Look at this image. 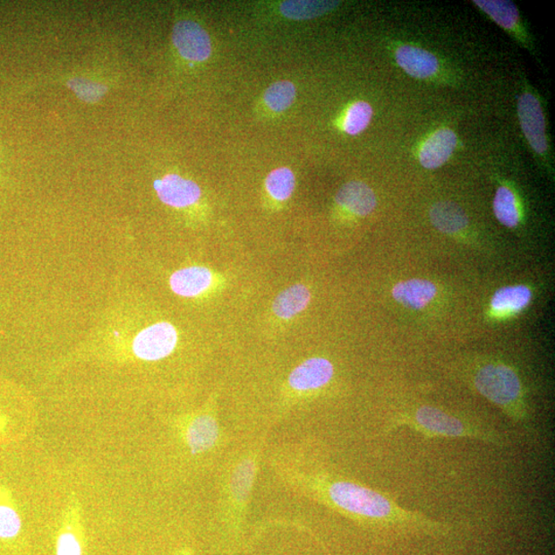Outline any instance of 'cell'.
<instances>
[{"label":"cell","instance_id":"cell-1","mask_svg":"<svg viewBox=\"0 0 555 555\" xmlns=\"http://www.w3.org/2000/svg\"><path fill=\"white\" fill-rule=\"evenodd\" d=\"M324 492L336 508L354 517L369 519L372 523L393 527L395 531L434 537L446 536L450 531L448 525L421 512L401 508L394 499L355 482H326Z\"/></svg>","mask_w":555,"mask_h":555},{"label":"cell","instance_id":"cell-2","mask_svg":"<svg viewBox=\"0 0 555 555\" xmlns=\"http://www.w3.org/2000/svg\"><path fill=\"white\" fill-rule=\"evenodd\" d=\"M388 427L409 428L427 440L470 439L500 448L508 444L506 437L495 428L431 406H421L395 416Z\"/></svg>","mask_w":555,"mask_h":555},{"label":"cell","instance_id":"cell-3","mask_svg":"<svg viewBox=\"0 0 555 555\" xmlns=\"http://www.w3.org/2000/svg\"><path fill=\"white\" fill-rule=\"evenodd\" d=\"M474 386L482 397L491 402L515 422L527 418L522 380L511 366L502 363H489L477 367Z\"/></svg>","mask_w":555,"mask_h":555},{"label":"cell","instance_id":"cell-4","mask_svg":"<svg viewBox=\"0 0 555 555\" xmlns=\"http://www.w3.org/2000/svg\"><path fill=\"white\" fill-rule=\"evenodd\" d=\"M517 115L520 127L531 149L541 158L550 154V143L546 133V120L542 104L532 91H525L518 97Z\"/></svg>","mask_w":555,"mask_h":555},{"label":"cell","instance_id":"cell-5","mask_svg":"<svg viewBox=\"0 0 555 555\" xmlns=\"http://www.w3.org/2000/svg\"><path fill=\"white\" fill-rule=\"evenodd\" d=\"M177 342L175 326L168 322H158L138 333L132 349L139 359L158 361L168 357L175 350Z\"/></svg>","mask_w":555,"mask_h":555},{"label":"cell","instance_id":"cell-6","mask_svg":"<svg viewBox=\"0 0 555 555\" xmlns=\"http://www.w3.org/2000/svg\"><path fill=\"white\" fill-rule=\"evenodd\" d=\"M172 40L185 60L204 62L209 59L212 44L204 28L191 20L179 21L173 27Z\"/></svg>","mask_w":555,"mask_h":555},{"label":"cell","instance_id":"cell-7","mask_svg":"<svg viewBox=\"0 0 555 555\" xmlns=\"http://www.w3.org/2000/svg\"><path fill=\"white\" fill-rule=\"evenodd\" d=\"M158 197L166 205L185 208L196 204L201 198L200 186L192 180L176 175H166L154 183Z\"/></svg>","mask_w":555,"mask_h":555},{"label":"cell","instance_id":"cell-8","mask_svg":"<svg viewBox=\"0 0 555 555\" xmlns=\"http://www.w3.org/2000/svg\"><path fill=\"white\" fill-rule=\"evenodd\" d=\"M85 537L81 524L80 503L73 500L68 504L56 540V555H83Z\"/></svg>","mask_w":555,"mask_h":555},{"label":"cell","instance_id":"cell-9","mask_svg":"<svg viewBox=\"0 0 555 555\" xmlns=\"http://www.w3.org/2000/svg\"><path fill=\"white\" fill-rule=\"evenodd\" d=\"M335 367L329 359L315 357L305 360L290 373L288 381L296 391L317 390L330 383Z\"/></svg>","mask_w":555,"mask_h":555},{"label":"cell","instance_id":"cell-10","mask_svg":"<svg viewBox=\"0 0 555 555\" xmlns=\"http://www.w3.org/2000/svg\"><path fill=\"white\" fill-rule=\"evenodd\" d=\"M457 145V137L452 129L437 130L422 144L419 161L425 169H439L453 156Z\"/></svg>","mask_w":555,"mask_h":555},{"label":"cell","instance_id":"cell-11","mask_svg":"<svg viewBox=\"0 0 555 555\" xmlns=\"http://www.w3.org/2000/svg\"><path fill=\"white\" fill-rule=\"evenodd\" d=\"M395 58L397 64L414 79H432L440 69L436 56L419 47L401 46L395 52Z\"/></svg>","mask_w":555,"mask_h":555},{"label":"cell","instance_id":"cell-12","mask_svg":"<svg viewBox=\"0 0 555 555\" xmlns=\"http://www.w3.org/2000/svg\"><path fill=\"white\" fill-rule=\"evenodd\" d=\"M337 204L356 217L363 218L376 209L378 200L371 187L361 182H350L339 189Z\"/></svg>","mask_w":555,"mask_h":555},{"label":"cell","instance_id":"cell-13","mask_svg":"<svg viewBox=\"0 0 555 555\" xmlns=\"http://www.w3.org/2000/svg\"><path fill=\"white\" fill-rule=\"evenodd\" d=\"M474 4L520 43L526 45L525 33L515 4L505 0H474Z\"/></svg>","mask_w":555,"mask_h":555},{"label":"cell","instance_id":"cell-14","mask_svg":"<svg viewBox=\"0 0 555 555\" xmlns=\"http://www.w3.org/2000/svg\"><path fill=\"white\" fill-rule=\"evenodd\" d=\"M439 293L435 283L426 279H411L397 284L392 289L395 301L412 310H423Z\"/></svg>","mask_w":555,"mask_h":555},{"label":"cell","instance_id":"cell-15","mask_svg":"<svg viewBox=\"0 0 555 555\" xmlns=\"http://www.w3.org/2000/svg\"><path fill=\"white\" fill-rule=\"evenodd\" d=\"M213 283V275L205 267H189L176 270L170 278V287L175 295L196 297L206 293Z\"/></svg>","mask_w":555,"mask_h":555},{"label":"cell","instance_id":"cell-16","mask_svg":"<svg viewBox=\"0 0 555 555\" xmlns=\"http://www.w3.org/2000/svg\"><path fill=\"white\" fill-rule=\"evenodd\" d=\"M532 298V290L525 286H505L492 295L491 309L498 317L516 315L531 303Z\"/></svg>","mask_w":555,"mask_h":555},{"label":"cell","instance_id":"cell-17","mask_svg":"<svg viewBox=\"0 0 555 555\" xmlns=\"http://www.w3.org/2000/svg\"><path fill=\"white\" fill-rule=\"evenodd\" d=\"M185 441L192 454L204 453L218 440L219 430L212 416L203 414L192 419L185 428Z\"/></svg>","mask_w":555,"mask_h":555},{"label":"cell","instance_id":"cell-18","mask_svg":"<svg viewBox=\"0 0 555 555\" xmlns=\"http://www.w3.org/2000/svg\"><path fill=\"white\" fill-rule=\"evenodd\" d=\"M429 217L437 230L447 235L460 233L469 224L466 213L452 202L434 204L430 209Z\"/></svg>","mask_w":555,"mask_h":555},{"label":"cell","instance_id":"cell-19","mask_svg":"<svg viewBox=\"0 0 555 555\" xmlns=\"http://www.w3.org/2000/svg\"><path fill=\"white\" fill-rule=\"evenodd\" d=\"M23 520L21 517L13 492L0 483V540L16 539L22 532Z\"/></svg>","mask_w":555,"mask_h":555},{"label":"cell","instance_id":"cell-20","mask_svg":"<svg viewBox=\"0 0 555 555\" xmlns=\"http://www.w3.org/2000/svg\"><path fill=\"white\" fill-rule=\"evenodd\" d=\"M311 301V293L303 284L291 286L276 297L273 311L276 316L290 319L302 313Z\"/></svg>","mask_w":555,"mask_h":555},{"label":"cell","instance_id":"cell-21","mask_svg":"<svg viewBox=\"0 0 555 555\" xmlns=\"http://www.w3.org/2000/svg\"><path fill=\"white\" fill-rule=\"evenodd\" d=\"M339 2H284L280 12L284 17L305 21L321 17L336 10Z\"/></svg>","mask_w":555,"mask_h":555},{"label":"cell","instance_id":"cell-22","mask_svg":"<svg viewBox=\"0 0 555 555\" xmlns=\"http://www.w3.org/2000/svg\"><path fill=\"white\" fill-rule=\"evenodd\" d=\"M492 208H494L495 217L500 224L509 228H515L518 226L520 213L517 199L509 187H499Z\"/></svg>","mask_w":555,"mask_h":555},{"label":"cell","instance_id":"cell-23","mask_svg":"<svg viewBox=\"0 0 555 555\" xmlns=\"http://www.w3.org/2000/svg\"><path fill=\"white\" fill-rule=\"evenodd\" d=\"M296 97V87L289 81H279L272 83L263 95L266 106L275 111L283 113L293 106Z\"/></svg>","mask_w":555,"mask_h":555},{"label":"cell","instance_id":"cell-24","mask_svg":"<svg viewBox=\"0 0 555 555\" xmlns=\"http://www.w3.org/2000/svg\"><path fill=\"white\" fill-rule=\"evenodd\" d=\"M266 189L270 197L277 201H286L295 190V176L286 166H281L269 173L266 179Z\"/></svg>","mask_w":555,"mask_h":555},{"label":"cell","instance_id":"cell-25","mask_svg":"<svg viewBox=\"0 0 555 555\" xmlns=\"http://www.w3.org/2000/svg\"><path fill=\"white\" fill-rule=\"evenodd\" d=\"M373 109L369 102L357 101L346 109L343 128L346 134L357 136L363 133L372 120Z\"/></svg>","mask_w":555,"mask_h":555},{"label":"cell","instance_id":"cell-26","mask_svg":"<svg viewBox=\"0 0 555 555\" xmlns=\"http://www.w3.org/2000/svg\"><path fill=\"white\" fill-rule=\"evenodd\" d=\"M67 85L80 99L87 103L98 102L107 92V88L102 83L82 78L72 79Z\"/></svg>","mask_w":555,"mask_h":555},{"label":"cell","instance_id":"cell-27","mask_svg":"<svg viewBox=\"0 0 555 555\" xmlns=\"http://www.w3.org/2000/svg\"><path fill=\"white\" fill-rule=\"evenodd\" d=\"M254 465L252 463L243 464L235 478V491L240 498H245L250 485H252Z\"/></svg>","mask_w":555,"mask_h":555},{"label":"cell","instance_id":"cell-28","mask_svg":"<svg viewBox=\"0 0 555 555\" xmlns=\"http://www.w3.org/2000/svg\"><path fill=\"white\" fill-rule=\"evenodd\" d=\"M9 425V419L4 414L0 412V436H3Z\"/></svg>","mask_w":555,"mask_h":555}]
</instances>
